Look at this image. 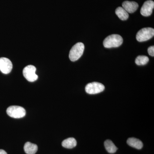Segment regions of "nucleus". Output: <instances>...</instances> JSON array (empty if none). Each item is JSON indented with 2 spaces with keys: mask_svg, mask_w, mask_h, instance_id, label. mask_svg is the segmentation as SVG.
I'll use <instances>...</instances> for the list:
<instances>
[{
  "mask_svg": "<svg viewBox=\"0 0 154 154\" xmlns=\"http://www.w3.org/2000/svg\"><path fill=\"white\" fill-rule=\"evenodd\" d=\"M154 36V29L151 28H142L137 32L136 39L140 42L147 41Z\"/></svg>",
  "mask_w": 154,
  "mask_h": 154,
  "instance_id": "3",
  "label": "nucleus"
},
{
  "mask_svg": "<svg viewBox=\"0 0 154 154\" xmlns=\"http://www.w3.org/2000/svg\"><path fill=\"white\" fill-rule=\"evenodd\" d=\"M154 8V2L152 0L146 1L141 8L140 13L144 17H149L152 13Z\"/></svg>",
  "mask_w": 154,
  "mask_h": 154,
  "instance_id": "8",
  "label": "nucleus"
},
{
  "mask_svg": "<svg viewBox=\"0 0 154 154\" xmlns=\"http://www.w3.org/2000/svg\"><path fill=\"white\" fill-rule=\"evenodd\" d=\"M85 50V45L82 42H78L75 44L71 49L69 58L72 61H75L82 55Z\"/></svg>",
  "mask_w": 154,
  "mask_h": 154,
  "instance_id": "2",
  "label": "nucleus"
},
{
  "mask_svg": "<svg viewBox=\"0 0 154 154\" xmlns=\"http://www.w3.org/2000/svg\"><path fill=\"white\" fill-rule=\"evenodd\" d=\"M62 145L63 147L66 148H73L77 145V141L74 138H69L63 141Z\"/></svg>",
  "mask_w": 154,
  "mask_h": 154,
  "instance_id": "12",
  "label": "nucleus"
},
{
  "mask_svg": "<svg viewBox=\"0 0 154 154\" xmlns=\"http://www.w3.org/2000/svg\"><path fill=\"white\" fill-rule=\"evenodd\" d=\"M122 8L130 14L134 13L138 8V5L137 3L134 2L125 1L122 4Z\"/></svg>",
  "mask_w": 154,
  "mask_h": 154,
  "instance_id": "9",
  "label": "nucleus"
},
{
  "mask_svg": "<svg viewBox=\"0 0 154 154\" xmlns=\"http://www.w3.org/2000/svg\"><path fill=\"white\" fill-rule=\"evenodd\" d=\"M105 146L106 150L110 153H114L118 149L113 142L109 140H107L105 142Z\"/></svg>",
  "mask_w": 154,
  "mask_h": 154,
  "instance_id": "14",
  "label": "nucleus"
},
{
  "mask_svg": "<svg viewBox=\"0 0 154 154\" xmlns=\"http://www.w3.org/2000/svg\"><path fill=\"white\" fill-rule=\"evenodd\" d=\"M128 144L134 148L140 149L143 147V143L140 140L135 138H129L127 141Z\"/></svg>",
  "mask_w": 154,
  "mask_h": 154,
  "instance_id": "10",
  "label": "nucleus"
},
{
  "mask_svg": "<svg viewBox=\"0 0 154 154\" xmlns=\"http://www.w3.org/2000/svg\"><path fill=\"white\" fill-rule=\"evenodd\" d=\"M24 149L26 154H35L38 150V146L35 144L28 142L25 143Z\"/></svg>",
  "mask_w": 154,
  "mask_h": 154,
  "instance_id": "11",
  "label": "nucleus"
},
{
  "mask_svg": "<svg viewBox=\"0 0 154 154\" xmlns=\"http://www.w3.org/2000/svg\"><path fill=\"white\" fill-rule=\"evenodd\" d=\"M116 14L122 20H126L129 17L128 13L122 7H118L116 10Z\"/></svg>",
  "mask_w": 154,
  "mask_h": 154,
  "instance_id": "13",
  "label": "nucleus"
},
{
  "mask_svg": "<svg viewBox=\"0 0 154 154\" xmlns=\"http://www.w3.org/2000/svg\"><path fill=\"white\" fill-rule=\"evenodd\" d=\"M148 52L150 55L152 57L154 56V46H150L148 49Z\"/></svg>",
  "mask_w": 154,
  "mask_h": 154,
  "instance_id": "16",
  "label": "nucleus"
},
{
  "mask_svg": "<svg viewBox=\"0 0 154 154\" xmlns=\"http://www.w3.org/2000/svg\"><path fill=\"white\" fill-rule=\"evenodd\" d=\"M13 68V64L9 59L6 57L0 58V70L5 74L11 72Z\"/></svg>",
  "mask_w": 154,
  "mask_h": 154,
  "instance_id": "7",
  "label": "nucleus"
},
{
  "mask_svg": "<svg viewBox=\"0 0 154 154\" xmlns=\"http://www.w3.org/2000/svg\"><path fill=\"white\" fill-rule=\"evenodd\" d=\"M36 68L34 66L28 65L23 71V74L25 79L30 82H34L38 79L36 74Z\"/></svg>",
  "mask_w": 154,
  "mask_h": 154,
  "instance_id": "6",
  "label": "nucleus"
},
{
  "mask_svg": "<svg viewBox=\"0 0 154 154\" xmlns=\"http://www.w3.org/2000/svg\"><path fill=\"white\" fill-rule=\"evenodd\" d=\"M105 87L101 83L94 82L89 83L85 87L86 92L88 94H96L103 92Z\"/></svg>",
  "mask_w": 154,
  "mask_h": 154,
  "instance_id": "5",
  "label": "nucleus"
},
{
  "mask_svg": "<svg viewBox=\"0 0 154 154\" xmlns=\"http://www.w3.org/2000/svg\"><path fill=\"white\" fill-rule=\"evenodd\" d=\"M123 42V38L118 34H112L107 36L103 42V45L106 48L120 46Z\"/></svg>",
  "mask_w": 154,
  "mask_h": 154,
  "instance_id": "1",
  "label": "nucleus"
},
{
  "mask_svg": "<svg viewBox=\"0 0 154 154\" xmlns=\"http://www.w3.org/2000/svg\"><path fill=\"white\" fill-rule=\"evenodd\" d=\"M7 114L14 118H21L26 115V111L23 107L19 106H10L7 110Z\"/></svg>",
  "mask_w": 154,
  "mask_h": 154,
  "instance_id": "4",
  "label": "nucleus"
},
{
  "mask_svg": "<svg viewBox=\"0 0 154 154\" xmlns=\"http://www.w3.org/2000/svg\"><path fill=\"white\" fill-rule=\"evenodd\" d=\"M0 154H8L5 150L3 149H0Z\"/></svg>",
  "mask_w": 154,
  "mask_h": 154,
  "instance_id": "17",
  "label": "nucleus"
},
{
  "mask_svg": "<svg viewBox=\"0 0 154 154\" xmlns=\"http://www.w3.org/2000/svg\"><path fill=\"white\" fill-rule=\"evenodd\" d=\"M149 61V58L146 56H139L135 60V63L138 66L145 65Z\"/></svg>",
  "mask_w": 154,
  "mask_h": 154,
  "instance_id": "15",
  "label": "nucleus"
}]
</instances>
